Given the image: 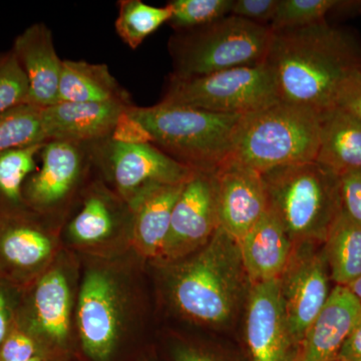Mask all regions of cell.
Here are the masks:
<instances>
[{"label":"cell","mask_w":361,"mask_h":361,"mask_svg":"<svg viewBox=\"0 0 361 361\" xmlns=\"http://www.w3.org/2000/svg\"><path fill=\"white\" fill-rule=\"evenodd\" d=\"M265 63L281 101L323 111L334 108L344 80L360 70L361 45L325 20L273 32Z\"/></svg>","instance_id":"obj_1"},{"label":"cell","mask_w":361,"mask_h":361,"mask_svg":"<svg viewBox=\"0 0 361 361\" xmlns=\"http://www.w3.org/2000/svg\"><path fill=\"white\" fill-rule=\"evenodd\" d=\"M171 303L187 319L207 326L231 322L249 283L238 242L219 227L192 255L167 265Z\"/></svg>","instance_id":"obj_2"},{"label":"cell","mask_w":361,"mask_h":361,"mask_svg":"<svg viewBox=\"0 0 361 361\" xmlns=\"http://www.w3.org/2000/svg\"><path fill=\"white\" fill-rule=\"evenodd\" d=\"M268 209L293 244L323 245L342 212L341 177L316 161L262 174Z\"/></svg>","instance_id":"obj_3"},{"label":"cell","mask_w":361,"mask_h":361,"mask_svg":"<svg viewBox=\"0 0 361 361\" xmlns=\"http://www.w3.org/2000/svg\"><path fill=\"white\" fill-rule=\"evenodd\" d=\"M146 132L149 144L192 170L216 172L229 159L243 115H224L159 103L126 111Z\"/></svg>","instance_id":"obj_4"},{"label":"cell","mask_w":361,"mask_h":361,"mask_svg":"<svg viewBox=\"0 0 361 361\" xmlns=\"http://www.w3.org/2000/svg\"><path fill=\"white\" fill-rule=\"evenodd\" d=\"M320 113L310 106L279 101L242 116L228 161L260 174L292 164L315 161Z\"/></svg>","instance_id":"obj_5"},{"label":"cell","mask_w":361,"mask_h":361,"mask_svg":"<svg viewBox=\"0 0 361 361\" xmlns=\"http://www.w3.org/2000/svg\"><path fill=\"white\" fill-rule=\"evenodd\" d=\"M270 26L229 16L209 25L179 30L168 42L172 75L202 77L238 66L265 63L272 39Z\"/></svg>","instance_id":"obj_6"},{"label":"cell","mask_w":361,"mask_h":361,"mask_svg":"<svg viewBox=\"0 0 361 361\" xmlns=\"http://www.w3.org/2000/svg\"><path fill=\"white\" fill-rule=\"evenodd\" d=\"M279 101L274 75L263 63L202 77L171 75L160 103L224 115H247Z\"/></svg>","instance_id":"obj_7"},{"label":"cell","mask_w":361,"mask_h":361,"mask_svg":"<svg viewBox=\"0 0 361 361\" xmlns=\"http://www.w3.org/2000/svg\"><path fill=\"white\" fill-rule=\"evenodd\" d=\"M78 294L77 326L85 355L110 361L127 323L125 287L111 268L97 265L85 271Z\"/></svg>","instance_id":"obj_8"},{"label":"cell","mask_w":361,"mask_h":361,"mask_svg":"<svg viewBox=\"0 0 361 361\" xmlns=\"http://www.w3.org/2000/svg\"><path fill=\"white\" fill-rule=\"evenodd\" d=\"M330 279L323 245L294 244L278 282L287 322L298 348L329 299L331 292Z\"/></svg>","instance_id":"obj_9"},{"label":"cell","mask_w":361,"mask_h":361,"mask_svg":"<svg viewBox=\"0 0 361 361\" xmlns=\"http://www.w3.org/2000/svg\"><path fill=\"white\" fill-rule=\"evenodd\" d=\"M219 226L215 172L194 170L173 210L159 260L168 265L192 255L210 241Z\"/></svg>","instance_id":"obj_10"},{"label":"cell","mask_w":361,"mask_h":361,"mask_svg":"<svg viewBox=\"0 0 361 361\" xmlns=\"http://www.w3.org/2000/svg\"><path fill=\"white\" fill-rule=\"evenodd\" d=\"M106 165L118 193L129 204L159 186L185 184L194 170L149 142L109 140Z\"/></svg>","instance_id":"obj_11"},{"label":"cell","mask_w":361,"mask_h":361,"mask_svg":"<svg viewBox=\"0 0 361 361\" xmlns=\"http://www.w3.org/2000/svg\"><path fill=\"white\" fill-rule=\"evenodd\" d=\"M245 338L252 361H297L278 279L249 285Z\"/></svg>","instance_id":"obj_12"},{"label":"cell","mask_w":361,"mask_h":361,"mask_svg":"<svg viewBox=\"0 0 361 361\" xmlns=\"http://www.w3.org/2000/svg\"><path fill=\"white\" fill-rule=\"evenodd\" d=\"M54 248V238L35 211L0 214V277L21 282L42 274Z\"/></svg>","instance_id":"obj_13"},{"label":"cell","mask_w":361,"mask_h":361,"mask_svg":"<svg viewBox=\"0 0 361 361\" xmlns=\"http://www.w3.org/2000/svg\"><path fill=\"white\" fill-rule=\"evenodd\" d=\"M215 174L219 227L239 243L268 211L262 174L230 161Z\"/></svg>","instance_id":"obj_14"},{"label":"cell","mask_w":361,"mask_h":361,"mask_svg":"<svg viewBox=\"0 0 361 361\" xmlns=\"http://www.w3.org/2000/svg\"><path fill=\"white\" fill-rule=\"evenodd\" d=\"M42 165L23 187L28 209L40 213L65 200L77 185L84 168L80 145L63 141L45 142L39 154Z\"/></svg>","instance_id":"obj_15"},{"label":"cell","mask_w":361,"mask_h":361,"mask_svg":"<svg viewBox=\"0 0 361 361\" xmlns=\"http://www.w3.org/2000/svg\"><path fill=\"white\" fill-rule=\"evenodd\" d=\"M361 319V305L348 286L336 285L298 348L297 361H336Z\"/></svg>","instance_id":"obj_16"},{"label":"cell","mask_w":361,"mask_h":361,"mask_svg":"<svg viewBox=\"0 0 361 361\" xmlns=\"http://www.w3.org/2000/svg\"><path fill=\"white\" fill-rule=\"evenodd\" d=\"M73 292L68 271L51 265L40 274L30 300L27 334L39 336L52 344L65 345L70 338Z\"/></svg>","instance_id":"obj_17"},{"label":"cell","mask_w":361,"mask_h":361,"mask_svg":"<svg viewBox=\"0 0 361 361\" xmlns=\"http://www.w3.org/2000/svg\"><path fill=\"white\" fill-rule=\"evenodd\" d=\"M11 51L27 78L28 104L39 108L58 104L63 61L51 30L42 23L28 26L14 39Z\"/></svg>","instance_id":"obj_18"},{"label":"cell","mask_w":361,"mask_h":361,"mask_svg":"<svg viewBox=\"0 0 361 361\" xmlns=\"http://www.w3.org/2000/svg\"><path fill=\"white\" fill-rule=\"evenodd\" d=\"M132 104L58 103L42 108L47 142H84L110 139Z\"/></svg>","instance_id":"obj_19"},{"label":"cell","mask_w":361,"mask_h":361,"mask_svg":"<svg viewBox=\"0 0 361 361\" xmlns=\"http://www.w3.org/2000/svg\"><path fill=\"white\" fill-rule=\"evenodd\" d=\"M293 242L269 209L239 242L249 283L278 279L290 258Z\"/></svg>","instance_id":"obj_20"},{"label":"cell","mask_w":361,"mask_h":361,"mask_svg":"<svg viewBox=\"0 0 361 361\" xmlns=\"http://www.w3.org/2000/svg\"><path fill=\"white\" fill-rule=\"evenodd\" d=\"M184 185L154 188L130 204L134 211L135 248L144 257L160 258L170 230L173 210Z\"/></svg>","instance_id":"obj_21"},{"label":"cell","mask_w":361,"mask_h":361,"mask_svg":"<svg viewBox=\"0 0 361 361\" xmlns=\"http://www.w3.org/2000/svg\"><path fill=\"white\" fill-rule=\"evenodd\" d=\"M315 161L339 177L360 171L361 120L337 108L322 111Z\"/></svg>","instance_id":"obj_22"},{"label":"cell","mask_w":361,"mask_h":361,"mask_svg":"<svg viewBox=\"0 0 361 361\" xmlns=\"http://www.w3.org/2000/svg\"><path fill=\"white\" fill-rule=\"evenodd\" d=\"M130 104L129 94L106 65L84 61H63L59 103Z\"/></svg>","instance_id":"obj_23"},{"label":"cell","mask_w":361,"mask_h":361,"mask_svg":"<svg viewBox=\"0 0 361 361\" xmlns=\"http://www.w3.org/2000/svg\"><path fill=\"white\" fill-rule=\"evenodd\" d=\"M323 247L336 285L348 286L361 276V225L341 212Z\"/></svg>","instance_id":"obj_24"},{"label":"cell","mask_w":361,"mask_h":361,"mask_svg":"<svg viewBox=\"0 0 361 361\" xmlns=\"http://www.w3.org/2000/svg\"><path fill=\"white\" fill-rule=\"evenodd\" d=\"M44 144L20 147L0 153V214L27 210L23 187L37 170V157Z\"/></svg>","instance_id":"obj_25"},{"label":"cell","mask_w":361,"mask_h":361,"mask_svg":"<svg viewBox=\"0 0 361 361\" xmlns=\"http://www.w3.org/2000/svg\"><path fill=\"white\" fill-rule=\"evenodd\" d=\"M171 18L172 8L169 4L155 7L141 0H122L118 2L116 33L128 47L135 49L164 23H169Z\"/></svg>","instance_id":"obj_26"},{"label":"cell","mask_w":361,"mask_h":361,"mask_svg":"<svg viewBox=\"0 0 361 361\" xmlns=\"http://www.w3.org/2000/svg\"><path fill=\"white\" fill-rule=\"evenodd\" d=\"M116 227V216L111 202L104 195L94 193L71 221L68 233L75 243L97 245L110 238Z\"/></svg>","instance_id":"obj_27"},{"label":"cell","mask_w":361,"mask_h":361,"mask_svg":"<svg viewBox=\"0 0 361 361\" xmlns=\"http://www.w3.org/2000/svg\"><path fill=\"white\" fill-rule=\"evenodd\" d=\"M47 142L42 108L23 104L0 113V153Z\"/></svg>","instance_id":"obj_28"},{"label":"cell","mask_w":361,"mask_h":361,"mask_svg":"<svg viewBox=\"0 0 361 361\" xmlns=\"http://www.w3.org/2000/svg\"><path fill=\"white\" fill-rule=\"evenodd\" d=\"M361 6L360 1L341 0H279L277 13L271 23L273 32L314 25L326 20L331 13H349Z\"/></svg>","instance_id":"obj_29"},{"label":"cell","mask_w":361,"mask_h":361,"mask_svg":"<svg viewBox=\"0 0 361 361\" xmlns=\"http://www.w3.org/2000/svg\"><path fill=\"white\" fill-rule=\"evenodd\" d=\"M234 0H172L171 25L176 32L212 23L231 14Z\"/></svg>","instance_id":"obj_30"},{"label":"cell","mask_w":361,"mask_h":361,"mask_svg":"<svg viewBox=\"0 0 361 361\" xmlns=\"http://www.w3.org/2000/svg\"><path fill=\"white\" fill-rule=\"evenodd\" d=\"M27 78L13 51L0 52V113L28 104Z\"/></svg>","instance_id":"obj_31"},{"label":"cell","mask_w":361,"mask_h":361,"mask_svg":"<svg viewBox=\"0 0 361 361\" xmlns=\"http://www.w3.org/2000/svg\"><path fill=\"white\" fill-rule=\"evenodd\" d=\"M37 353L35 339L23 329H13L0 345V361H28Z\"/></svg>","instance_id":"obj_32"},{"label":"cell","mask_w":361,"mask_h":361,"mask_svg":"<svg viewBox=\"0 0 361 361\" xmlns=\"http://www.w3.org/2000/svg\"><path fill=\"white\" fill-rule=\"evenodd\" d=\"M279 0H234L231 14L244 20L270 26L277 13Z\"/></svg>","instance_id":"obj_33"},{"label":"cell","mask_w":361,"mask_h":361,"mask_svg":"<svg viewBox=\"0 0 361 361\" xmlns=\"http://www.w3.org/2000/svg\"><path fill=\"white\" fill-rule=\"evenodd\" d=\"M342 213L361 225V170L341 177Z\"/></svg>","instance_id":"obj_34"},{"label":"cell","mask_w":361,"mask_h":361,"mask_svg":"<svg viewBox=\"0 0 361 361\" xmlns=\"http://www.w3.org/2000/svg\"><path fill=\"white\" fill-rule=\"evenodd\" d=\"M334 108L346 111L361 120V68L344 80L337 92Z\"/></svg>","instance_id":"obj_35"},{"label":"cell","mask_w":361,"mask_h":361,"mask_svg":"<svg viewBox=\"0 0 361 361\" xmlns=\"http://www.w3.org/2000/svg\"><path fill=\"white\" fill-rule=\"evenodd\" d=\"M336 361H361V319L344 342Z\"/></svg>","instance_id":"obj_36"},{"label":"cell","mask_w":361,"mask_h":361,"mask_svg":"<svg viewBox=\"0 0 361 361\" xmlns=\"http://www.w3.org/2000/svg\"><path fill=\"white\" fill-rule=\"evenodd\" d=\"M173 357L174 361H219L204 351L188 345L176 346Z\"/></svg>","instance_id":"obj_37"},{"label":"cell","mask_w":361,"mask_h":361,"mask_svg":"<svg viewBox=\"0 0 361 361\" xmlns=\"http://www.w3.org/2000/svg\"><path fill=\"white\" fill-rule=\"evenodd\" d=\"M11 308L6 294L0 288V345L6 341L7 336L13 329H11Z\"/></svg>","instance_id":"obj_38"},{"label":"cell","mask_w":361,"mask_h":361,"mask_svg":"<svg viewBox=\"0 0 361 361\" xmlns=\"http://www.w3.org/2000/svg\"><path fill=\"white\" fill-rule=\"evenodd\" d=\"M348 287L353 292V295L356 297V299L360 301L361 305V276L358 277L353 283L349 284Z\"/></svg>","instance_id":"obj_39"},{"label":"cell","mask_w":361,"mask_h":361,"mask_svg":"<svg viewBox=\"0 0 361 361\" xmlns=\"http://www.w3.org/2000/svg\"><path fill=\"white\" fill-rule=\"evenodd\" d=\"M28 361H42V357H39V355L35 356V357L32 358V360Z\"/></svg>","instance_id":"obj_40"}]
</instances>
